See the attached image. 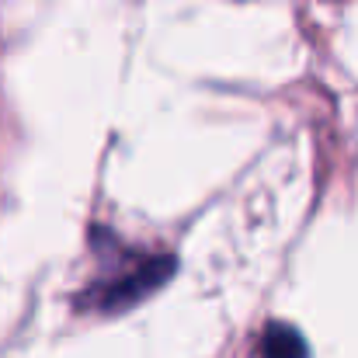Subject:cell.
Segmentation results:
<instances>
[{"instance_id": "obj_1", "label": "cell", "mask_w": 358, "mask_h": 358, "mask_svg": "<svg viewBox=\"0 0 358 358\" xmlns=\"http://www.w3.org/2000/svg\"><path fill=\"white\" fill-rule=\"evenodd\" d=\"M178 261L167 254H143V250H125L119 261L108 257V268L94 278V285L84 289V306L94 313H125L139 299L153 296L171 275Z\"/></svg>"}, {"instance_id": "obj_2", "label": "cell", "mask_w": 358, "mask_h": 358, "mask_svg": "<svg viewBox=\"0 0 358 358\" xmlns=\"http://www.w3.org/2000/svg\"><path fill=\"white\" fill-rule=\"evenodd\" d=\"M261 358H310V345L292 324L275 320L261 334Z\"/></svg>"}]
</instances>
